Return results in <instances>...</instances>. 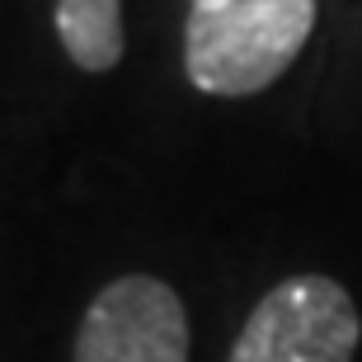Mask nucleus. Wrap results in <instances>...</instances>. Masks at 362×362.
Masks as SVG:
<instances>
[{
  "instance_id": "f257e3e1",
  "label": "nucleus",
  "mask_w": 362,
  "mask_h": 362,
  "mask_svg": "<svg viewBox=\"0 0 362 362\" xmlns=\"http://www.w3.org/2000/svg\"><path fill=\"white\" fill-rule=\"evenodd\" d=\"M315 28V0H221L193 5L184 24V71L193 90L250 99L292 66Z\"/></svg>"
},
{
  "instance_id": "f03ea898",
  "label": "nucleus",
  "mask_w": 362,
  "mask_h": 362,
  "mask_svg": "<svg viewBox=\"0 0 362 362\" xmlns=\"http://www.w3.org/2000/svg\"><path fill=\"white\" fill-rule=\"evenodd\" d=\"M362 315L349 287L325 273H296L255 301L226 362H353Z\"/></svg>"
},
{
  "instance_id": "7ed1b4c3",
  "label": "nucleus",
  "mask_w": 362,
  "mask_h": 362,
  "mask_svg": "<svg viewBox=\"0 0 362 362\" xmlns=\"http://www.w3.org/2000/svg\"><path fill=\"white\" fill-rule=\"evenodd\" d=\"M71 362H188V310L165 278L122 273L94 292Z\"/></svg>"
},
{
  "instance_id": "20e7f679",
  "label": "nucleus",
  "mask_w": 362,
  "mask_h": 362,
  "mask_svg": "<svg viewBox=\"0 0 362 362\" xmlns=\"http://www.w3.org/2000/svg\"><path fill=\"white\" fill-rule=\"evenodd\" d=\"M57 42L71 57V66L104 76L127 52L122 28V0H57Z\"/></svg>"
},
{
  "instance_id": "39448f33",
  "label": "nucleus",
  "mask_w": 362,
  "mask_h": 362,
  "mask_svg": "<svg viewBox=\"0 0 362 362\" xmlns=\"http://www.w3.org/2000/svg\"><path fill=\"white\" fill-rule=\"evenodd\" d=\"M193 5H221V0H188V10H193Z\"/></svg>"
}]
</instances>
